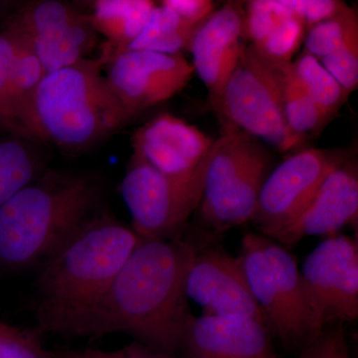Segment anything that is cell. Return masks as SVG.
Returning <instances> with one entry per match:
<instances>
[{"label": "cell", "mask_w": 358, "mask_h": 358, "mask_svg": "<svg viewBox=\"0 0 358 358\" xmlns=\"http://www.w3.org/2000/svg\"><path fill=\"white\" fill-rule=\"evenodd\" d=\"M197 249L180 238L141 240L82 336L126 334L166 355L183 350L193 317L185 282Z\"/></svg>", "instance_id": "cell-1"}, {"label": "cell", "mask_w": 358, "mask_h": 358, "mask_svg": "<svg viewBox=\"0 0 358 358\" xmlns=\"http://www.w3.org/2000/svg\"><path fill=\"white\" fill-rule=\"evenodd\" d=\"M141 240L108 209L96 212L40 264L33 300L37 331L82 336Z\"/></svg>", "instance_id": "cell-2"}, {"label": "cell", "mask_w": 358, "mask_h": 358, "mask_svg": "<svg viewBox=\"0 0 358 358\" xmlns=\"http://www.w3.org/2000/svg\"><path fill=\"white\" fill-rule=\"evenodd\" d=\"M103 188L86 174L49 171L0 206V264L43 262L100 210Z\"/></svg>", "instance_id": "cell-3"}, {"label": "cell", "mask_w": 358, "mask_h": 358, "mask_svg": "<svg viewBox=\"0 0 358 358\" xmlns=\"http://www.w3.org/2000/svg\"><path fill=\"white\" fill-rule=\"evenodd\" d=\"M103 66L100 57L86 58L45 75L23 122L24 138L79 150L122 128L131 117L110 90Z\"/></svg>", "instance_id": "cell-4"}, {"label": "cell", "mask_w": 358, "mask_h": 358, "mask_svg": "<svg viewBox=\"0 0 358 358\" xmlns=\"http://www.w3.org/2000/svg\"><path fill=\"white\" fill-rule=\"evenodd\" d=\"M272 166V155L258 141L226 124L205 179L203 222L224 232L251 221Z\"/></svg>", "instance_id": "cell-5"}, {"label": "cell", "mask_w": 358, "mask_h": 358, "mask_svg": "<svg viewBox=\"0 0 358 358\" xmlns=\"http://www.w3.org/2000/svg\"><path fill=\"white\" fill-rule=\"evenodd\" d=\"M218 138L192 173H160L138 155H131L121 183L122 199L131 217V229L143 240L179 238L203 196L209 164Z\"/></svg>", "instance_id": "cell-6"}, {"label": "cell", "mask_w": 358, "mask_h": 358, "mask_svg": "<svg viewBox=\"0 0 358 358\" xmlns=\"http://www.w3.org/2000/svg\"><path fill=\"white\" fill-rule=\"evenodd\" d=\"M214 109L226 124L275 145L281 152L294 148L282 108L277 73L248 45Z\"/></svg>", "instance_id": "cell-7"}, {"label": "cell", "mask_w": 358, "mask_h": 358, "mask_svg": "<svg viewBox=\"0 0 358 358\" xmlns=\"http://www.w3.org/2000/svg\"><path fill=\"white\" fill-rule=\"evenodd\" d=\"M353 154L350 148H303L273 169L251 220L263 236L273 240L293 222L327 176Z\"/></svg>", "instance_id": "cell-8"}, {"label": "cell", "mask_w": 358, "mask_h": 358, "mask_svg": "<svg viewBox=\"0 0 358 358\" xmlns=\"http://www.w3.org/2000/svg\"><path fill=\"white\" fill-rule=\"evenodd\" d=\"M1 30L16 33L29 43L45 74L86 59L98 42L90 16L57 0L21 4L4 18Z\"/></svg>", "instance_id": "cell-9"}, {"label": "cell", "mask_w": 358, "mask_h": 358, "mask_svg": "<svg viewBox=\"0 0 358 358\" xmlns=\"http://www.w3.org/2000/svg\"><path fill=\"white\" fill-rule=\"evenodd\" d=\"M301 277L315 326L358 317V242L350 236L327 237L310 252Z\"/></svg>", "instance_id": "cell-10"}, {"label": "cell", "mask_w": 358, "mask_h": 358, "mask_svg": "<svg viewBox=\"0 0 358 358\" xmlns=\"http://www.w3.org/2000/svg\"><path fill=\"white\" fill-rule=\"evenodd\" d=\"M106 65L108 84L131 117L173 98L194 74L192 63L181 53L127 50Z\"/></svg>", "instance_id": "cell-11"}, {"label": "cell", "mask_w": 358, "mask_h": 358, "mask_svg": "<svg viewBox=\"0 0 358 358\" xmlns=\"http://www.w3.org/2000/svg\"><path fill=\"white\" fill-rule=\"evenodd\" d=\"M185 289L188 299L202 308V315L249 317L267 326L239 259L222 249L197 250Z\"/></svg>", "instance_id": "cell-12"}, {"label": "cell", "mask_w": 358, "mask_h": 358, "mask_svg": "<svg viewBox=\"0 0 358 358\" xmlns=\"http://www.w3.org/2000/svg\"><path fill=\"white\" fill-rule=\"evenodd\" d=\"M248 45L244 6L239 1L216 9L195 33L189 50L192 65L213 107Z\"/></svg>", "instance_id": "cell-13"}, {"label": "cell", "mask_w": 358, "mask_h": 358, "mask_svg": "<svg viewBox=\"0 0 358 358\" xmlns=\"http://www.w3.org/2000/svg\"><path fill=\"white\" fill-rule=\"evenodd\" d=\"M358 164L355 155L331 171L300 215L273 240L288 249L308 236H336L357 222Z\"/></svg>", "instance_id": "cell-14"}, {"label": "cell", "mask_w": 358, "mask_h": 358, "mask_svg": "<svg viewBox=\"0 0 358 358\" xmlns=\"http://www.w3.org/2000/svg\"><path fill=\"white\" fill-rule=\"evenodd\" d=\"M213 138L171 114H160L131 136L133 154L160 173L179 176L192 173L213 145Z\"/></svg>", "instance_id": "cell-15"}, {"label": "cell", "mask_w": 358, "mask_h": 358, "mask_svg": "<svg viewBox=\"0 0 358 358\" xmlns=\"http://www.w3.org/2000/svg\"><path fill=\"white\" fill-rule=\"evenodd\" d=\"M183 350L187 358H278L267 326L242 317H195Z\"/></svg>", "instance_id": "cell-16"}, {"label": "cell", "mask_w": 358, "mask_h": 358, "mask_svg": "<svg viewBox=\"0 0 358 358\" xmlns=\"http://www.w3.org/2000/svg\"><path fill=\"white\" fill-rule=\"evenodd\" d=\"M246 275L252 294L265 315L267 327L282 343L289 346H305L291 315L281 298L267 259L260 244V235L248 233L242 240L238 257Z\"/></svg>", "instance_id": "cell-17"}, {"label": "cell", "mask_w": 358, "mask_h": 358, "mask_svg": "<svg viewBox=\"0 0 358 358\" xmlns=\"http://www.w3.org/2000/svg\"><path fill=\"white\" fill-rule=\"evenodd\" d=\"M157 3L150 0H96L90 20L98 34L107 38L100 58L105 66L124 51L145 29Z\"/></svg>", "instance_id": "cell-18"}, {"label": "cell", "mask_w": 358, "mask_h": 358, "mask_svg": "<svg viewBox=\"0 0 358 358\" xmlns=\"http://www.w3.org/2000/svg\"><path fill=\"white\" fill-rule=\"evenodd\" d=\"M260 244L282 300L307 345L322 331L315 326L308 307L300 268L288 250L274 240L260 235Z\"/></svg>", "instance_id": "cell-19"}, {"label": "cell", "mask_w": 358, "mask_h": 358, "mask_svg": "<svg viewBox=\"0 0 358 358\" xmlns=\"http://www.w3.org/2000/svg\"><path fill=\"white\" fill-rule=\"evenodd\" d=\"M273 70L279 78L285 119L296 148L310 136L322 133L329 122L320 114L296 77L293 62Z\"/></svg>", "instance_id": "cell-20"}, {"label": "cell", "mask_w": 358, "mask_h": 358, "mask_svg": "<svg viewBox=\"0 0 358 358\" xmlns=\"http://www.w3.org/2000/svg\"><path fill=\"white\" fill-rule=\"evenodd\" d=\"M201 25L189 24L160 2L152 11L145 29L124 51L148 50L164 54L189 52L193 37Z\"/></svg>", "instance_id": "cell-21"}, {"label": "cell", "mask_w": 358, "mask_h": 358, "mask_svg": "<svg viewBox=\"0 0 358 358\" xmlns=\"http://www.w3.org/2000/svg\"><path fill=\"white\" fill-rule=\"evenodd\" d=\"M42 174L41 160L26 138H0V206Z\"/></svg>", "instance_id": "cell-22"}, {"label": "cell", "mask_w": 358, "mask_h": 358, "mask_svg": "<svg viewBox=\"0 0 358 358\" xmlns=\"http://www.w3.org/2000/svg\"><path fill=\"white\" fill-rule=\"evenodd\" d=\"M0 31L6 33L13 45V106L20 136L24 138L23 122L33 96L46 74L39 58L24 38L6 30Z\"/></svg>", "instance_id": "cell-23"}, {"label": "cell", "mask_w": 358, "mask_h": 358, "mask_svg": "<svg viewBox=\"0 0 358 358\" xmlns=\"http://www.w3.org/2000/svg\"><path fill=\"white\" fill-rule=\"evenodd\" d=\"M293 68L308 95L327 122L338 114L350 95L322 65L319 59L306 52L293 61Z\"/></svg>", "instance_id": "cell-24"}, {"label": "cell", "mask_w": 358, "mask_h": 358, "mask_svg": "<svg viewBox=\"0 0 358 358\" xmlns=\"http://www.w3.org/2000/svg\"><path fill=\"white\" fill-rule=\"evenodd\" d=\"M355 34H358L357 9L348 6L336 15L306 32L303 52L320 61L341 48Z\"/></svg>", "instance_id": "cell-25"}, {"label": "cell", "mask_w": 358, "mask_h": 358, "mask_svg": "<svg viewBox=\"0 0 358 358\" xmlns=\"http://www.w3.org/2000/svg\"><path fill=\"white\" fill-rule=\"evenodd\" d=\"M306 32L303 23L293 16L262 41L251 46L263 62L272 69H277L293 62L294 54L303 43Z\"/></svg>", "instance_id": "cell-26"}, {"label": "cell", "mask_w": 358, "mask_h": 358, "mask_svg": "<svg viewBox=\"0 0 358 358\" xmlns=\"http://www.w3.org/2000/svg\"><path fill=\"white\" fill-rule=\"evenodd\" d=\"M243 6L245 30L250 45L262 41L294 16L282 0H251Z\"/></svg>", "instance_id": "cell-27"}, {"label": "cell", "mask_w": 358, "mask_h": 358, "mask_svg": "<svg viewBox=\"0 0 358 358\" xmlns=\"http://www.w3.org/2000/svg\"><path fill=\"white\" fill-rule=\"evenodd\" d=\"M40 334L0 322V358H50L41 345Z\"/></svg>", "instance_id": "cell-28"}, {"label": "cell", "mask_w": 358, "mask_h": 358, "mask_svg": "<svg viewBox=\"0 0 358 358\" xmlns=\"http://www.w3.org/2000/svg\"><path fill=\"white\" fill-rule=\"evenodd\" d=\"M13 42L0 31V126L20 136L13 106Z\"/></svg>", "instance_id": "cell-29"}, {"label": "cell", "mask_w": 358, "mask_h": 358, "mask_svg": "<svg viewBox=\"0 0 358 358\" xmlns=\"http://www.w3.org/2000/svg\"><path fill=\"white\" fill-rule=\"evenodd\" d=\"M320 63L350 95L358 86V34L322 58Z\"/></svg>", "instance_id": "cell-30"}, {"label": "cell", "mask_w": 358, "mask_h": 358, "mask_svg": "<svg viewBox=\"0 0 358 358\" xmlns=\"http://www.w3.org/2000/svg\"><path fill=\"white\" fill-rule=\"evenodd\" d=\"M300 358H352L343 327H324L301 348Z\"/></svg>", "instance_id": "cell-31"}, {"label": "cell", "mask_w": 358, "mask_h": 358, "mask_svg": "<svg viewBox=\"0 0 358 358\" xmlns=\"http://www.w3.org/2000/svg\"><path fill=\"white\" fill-rule=\"evenodd\" d=\"M294 16L305 25L306 30L333 17L348 6L341 0H282Z\"/></svg>", "instance_id": "cell-32"}, {"label": "cell", "mask_w": 358, "mask_h": 358, "mask_svg": "<svg viewBox=\"0 0 358 358\" xmlns=\"http://www.w3.org/2000/svg\"><path fill=\"white\" fill-rule=\"evenodd\" d=\"M50 358H171L166 355L154 348L134 341L131 345L124 346L117 350H100L92 348H81V350H72V348H59L50 350Z\"/></svg>", "instance_id": "cell-33"}, {"label": "cell", "mask_w": 358, "mask_h": 358, "mask_svg": "<svg viewBox=\"0 0 358 358\" xmlns=\"http://www.w3.org/2000/svg\"><path fill=\"white\" fill-rule=\"evenodd\" d=\"M162 3L192 25L202 24L216 10L215 2L210 0H164Z\"/></svg>", "instance_id": "cell-34"}, {"label": "cell", "mask_w": 358, "mask_h": 358, "mask_svg": "<svg viewBox=\"0 0 358 358\" xmlns=\"http://www.w3.org/2000/svg\"><path fill=\"white\" fill-rule=\"evenodd\" d=\"M17 6L15 2L13 1H0V15L3 13L13 11V7Z\"/></svg>", "instance_id": "cell-35"}]
</instances>
